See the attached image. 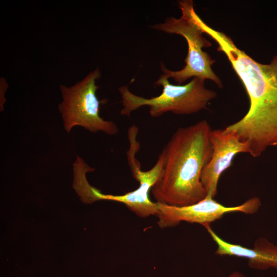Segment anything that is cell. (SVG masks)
<instances>
[{"instance_id":"obj_1","label":"cell","mask_w":277,"mask_h":277,"mask_svg":"<svg viewBox=\"0 0 277 277\" xmlns=\"http://www.w3.org/2000/svg\"><path fill=\"white\" fill-rule=\"evenodd\" d=\"M200 25L219 45L242 82L250 106L238 122L224 129L247 143L249 154L258 157L267 148L277 145V53L267 64H261L239 49L231 38L201 21Z\"/></svg>"},{"instance_id":"obj_2","label":"cell","mask_w":277,"mask_h":277,"mask_svg":"<svg viewBox=\"0 0 277 277\" xmlns=\"http://www.w3.org/2000/svg\"><path fill=\"white\" fill-rule=\"evenodd\" d=\"M211 130L203 120L173 134L162 150V174L151 190L156 203L184 206L206 197L201 174L212 155Z\"/></svg>"},{"instance_id":"obj_3","label":"cell","mask_w":277,"mask_h":277,"mask_svg":"<svg viewBox=\"0 0 277 277\" xmlns=\"http://www.w3.org/2000/svg\"><path fill=\"white\" fill-rule=\"evenodd\" d=\"M178 4L182 12L181 17H167L163 23L151 26L167 33L180 35L185 38L188 44V53L184 61L185 66L180 70L172 71L166 68L161 62L162 75L168 79L173 78L179 84L192 77L204 80L209 79L222 88V81L211 69L215 60L202 50L204 47H210L211 44L204 37V31L194 17L195 11L193 1H180Z\"/></svg>"},{"instance_id":"obj_4","label":"cell","mask_w":277,"mask_h":277,"mask_svg":"<svg viewBox=\"0 0 277 277\" xmlns=\"http://www.w3.org/2000/svg\"><path fill=\"white\" fill-rule=\"evenodd\" d=\"M205 81L193 77L184 85H174L161 74L154 84L162 86V92L160 95L150 98L133 94L127 86H121L118 88L123 106L121 114L129 117L132 111L144 106L149 107V114L153 117L168 112L176 114L196 113L205 108L217 96L215 91L205 87Z\"/></svg>"},{"instance_id":"obj_5","label":"cell","mask_w":277,"mask_h":277,"mask_svg":"<svg viewBox=\"0 0 277 277\" xmlns=\"http://www.w3.org/2000/svg\"><path fill=\"white\" fill-rule=\"evenodd\" d=\"M101 77V72L96 68L71 86L60 85L62 101L58 109L66 132L80 126L91 133L102 132L109 135L118 133L117 125L99 114L101 102L96 94L98 89L96 82Z\"/></svg>"},{"instance_id":"obj_6","label":"cell","mask_w":277,"mask_h":277,"mask_svg":"<svg viewBox=\"0 0 277 277\" xmlns=\"http://www.w3.org/2000/svg\"><path fill=\"white\" fill-rule=\"evenodd\" d=\"M156 204L157 225L164 229L176 226L182 222L197 223L205 227L221 219L225 214L233 212L253 214L258 211L261 202L258 197H253L238 206L228 207L213 198L206 196L196 203L187 206H174L158 203Z\"/></svg>"},{"instance_id":"obj_7","label":"cell","mask_w":277,"mask_h":277,"mask_svg":"<svg viewBox=\"0 0 277 277\" xmlns=\"http://www.w3.org/2000/svg\"><path fill=\"white\" fill-rule=\"evenodd\" d=\"M210 141L212 155L202 171L201 182L206 196L214 199L217 193L221 174L231 166L235 155L239 153H249V147L247 143L241 142L235 133L225 129L212 130Z\"/></svg>"},{"instance_id":"obj_8","label":"cell","mask_w":277,"mask_h":277,"mask_svg":"<svg viewBox=\"0 0 277 277\" xmlns=\"http://www.w3.org/2000/svg\"><path fill=\"white\" fill-rule=\"evenodd\" d=\"M164 162V156L162 151L155 164L150 170H141L140 164L130 168L133 177L140 184L136 189L120 195L105 194L99 191L96 194L98 200H111L122 203L140 217L156 215L158 212L157 204L150 200L149 192L162 174Z\"/></svg>"},{"instance_id":"obj_9","label":"cell","mask_w":277,"mask_h":277,"mask_svg":"<svg viewBox=\"0 0 277 277\" xmlns=\"http://www.w3.org/2000/svg\"><path fill=\"white\" fill-rule=\"evenodd\" d=\"M205 228L217 246L215 254L247 259L249 266L255 269H277V244L275 245L266 238L261 237L255 240L253 248H249L226 241L210 226Z\"/></svg>"},{"instance_id":"obj_10","label":"cell","mask_w":277,"mask_h":277,"mask_svg":"<svg viewBox=\"0 0 277 277\" xmlns=\"http://www.w3.org/2000/svg\"><path fill=\"white\" fill-rule=\"evenodd\" d=\"M8 85L7 83L6 80L4 78L1 77L0 80V109L1 111H3L4 109V104L6 101L4 98L5 94L6 92L7 87Z\"/></svg>"},{"instance_id":"obj_11","label":"cell","mask_w":277,"mask_h":277,"mask_svg":"<svg viewBox=\"0 0 277 277\" xmlns=\"http://www.w3.org/2000/svg\"><path fill=\"white\" fill-rule=\"evenodd\" d=\"M229 277H245V276L242 273L236 271L232 272Z\"/></svg>"}]
</instances>
